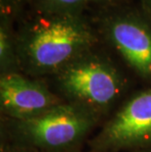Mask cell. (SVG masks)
<instances>
[{"label": "cell", "instance_id": "obj_1", "mask_svg": "<svg viewBox=\"0 0 151 152\" xmlns=\"http://www.w3.org/2000/svg\"><path fill=\"white\" fill-rule=\"evenodd\" d=\"M20 72L48 80L101 43L85 14H47L28 10L15 23Z\"/></svg>", "mask_w": 151, "mask_h": 152}, {"label": "cell", "instance_id": "obj_2", "mask_svg": "<svg viewBox=\"0 0 151 152\" xmlns=\"http://www.w3.org/2000/svg\"><path fill=\"white\" fill-rule=\"evenodd\" d=\"M98 46L46 80H50L51 88L64 102L85 110L101 121L128 97L130 83L122 68Z\"/></svg>", "mask_w": 151, "mask_h": 152}, {"label": "cell", "instance_id": "obj_3", "mask_svg": "<svg viewBox=\"0 0 151 152\" xmlns=\"http://www.w3.org/2000/svg\"><path fill=\"white\" fill-rule=\"evenodd\" d=\"M99 122L96 116L65 102L31 119H2V140L35 152H78Z\"/></svg>", "mask_w": 151, "mask_h": 152}, {"label": "cell", "instance_id": "obj_4", "mask_svg": "<svg viewBox=\"0 0 151 152\" xmlns=\"http://www.w3.org/2000/svg\"><path fill=\"white\" fill-rule=\"evenodd\" d=\"M91 19L101 42L137 79L151 86V16L139 3H126L98 9Z\"/></svg>", "mask_w": 151, "mask_h": 152}, {"label": "cell", "instance_id": "obj_5", "mask_svg": "<svg viewBox=\"0 0 151 152\" xmlns=\"http://www.w3.org/2000/svg\"><path fill=\"white\" fill-rule=\"evenodd\" d=\"M88 144L89 152L151 151V86L128 95Z\"/></svg>", "mask_w": 151, "mask_h": 152}, {"label": "cell", "instance_id": "obj_6", "mask_svg": "<svg viewBox=\"0 0 151 152\" xmlns=\"http://www.w3.org/2000/svg\"><path fill=\"white\" fill-rule=\"evenodd\" d=\"M64 100L45 80L11 73L0 76V111L2 119L22 121L63 104Z\"/></svg>", "mask_w": 151, "mask_h": 152}, {"label": "cell", "instance_id": "obj_7", "mask_svg": "<svg viewBox=\"0 0 151 152\" xmlns=\"http://www.w3.org/2000/svg\"><path fill=\"white\" fill-rule=\"evenodd\" d=\"M11 73H21L15 22L0 17V76Z\"/></svg>", "mask_w": 151, "mask_h": 152}, {"label": "cell", "instance_id": "obj_8", "mask_svg": "<svg viewBox=\"0 0 151 152\" xmlns=\"http://www.w3.org/2000/svg\"><path fill=\"white\" fill-rule=\"evenodd\" d=\"M28 6L31 11L47 14L82 15L89 8V0H28Z\"/></svg>", "mask_w": 151, "mask_h": 152}, {"label": "cell", "instance_id": "obj_9", "mask_svg": "<svg viewBox=\"0 0 151 152\" xmlns=\"http://www.w3.org/2000/svg\"><path fill=\"white\" fill-rule=\"evenodd\" d=\"M28 0H0V17L11 19L15 23L27 9Z\"/></svg>", "mask_w": 151, "mask_h": 152}, {"label": "cell", "instance_id": "obj_10", "mask_svg": "<svg viewBox=\"0 0 151 152\" xmlns=\"http://www.w3.org/2000/svg\"><path fill=\"white\" fill-rule=\"evenodd\" d=\"M130 0H89V7L93 6L96 8V10L102 8L112 7V6L126 4L128 3Z\"/></svg>", "mask_w": 151, "mask_h": 152}, {"label": "cell", "instance_id": "obj_11", "mask_svg": "<svg viewBox=\"0 0 151 152\" xmlns=\"http://www.w3.org/2000/svg\"><path fill=\"white\" fill-rule=\"evenodd\" d=\"M0 152H35L30 148L21 146V145L12 143L5 140L1 141V146H0Z\"/></svg>", "mask_w": 151, "mask_h": 152}, {"label": "cell", "instance_id": "obj_12", "mask_svg": "<svg viewBox=\"0 0 151 152\" xmlns=\"http://www.w3.org/2000/svg\"><path fill=\"white\" fill-rule=\"evenodd\" d=\"M140 6L151 16V0H137Z\"/></svg>", "mask_w": 151, "mask_h": 152}, {"label": "cell", "instance_id": "obj_13", "mask_svg": "<svg viewBox=\"0 0 151 152\" xmlns=\"http://www.w3.org/2000/svg\"><path fill=\"white\" fill-rule=\"evenodd\" d=\"M131 152H151V151H131Z\"/></svg>", "mask_w": 151, "mask_h": 152}]
</instances>
